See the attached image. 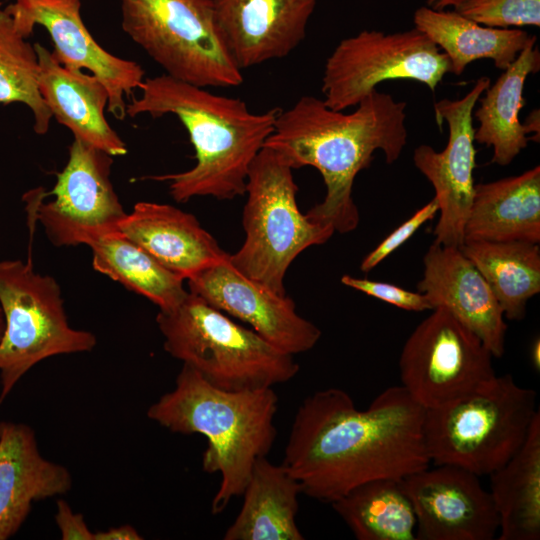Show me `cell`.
Here are the masks:
<instances>
[{"instance_id": "18", "label": "cell", "mask_w": 540, "mask_h": 540, "mask_svg": "<svg viewBox=\"0 0 540 540\" xmlns=\"http://www.w3.org/2000/svg\"><path fill=\"white\" fill-rule=\"evenodd\" d=\"M316 4L317 0H212L219 32L241 70L296 49Z\"/></svg>"}, {"instance_id": "9", "label": "cell", "mask_w": 540, "mask_h": 540, "mask_svg": "<svg viewBox=\"0 0 540 540\" xmlns=\"http://www.w3.org/2000/svg\"><path fill=\"white\" fill-rule=\"evenodd\" d=\"M0 403L22 376L52 356L89 352L93 333L70 326L57 281L34 271L31 260H0Z\"/></svg>"}, {"instance_id": "38", "label": "cell", "mask_w": 540, "mask_h": 540, "mask_svg": "<svg viewBox=\"0 0 540 540\" xmlns=\"http://www.w3.org/2000/svg\"><path fill=\"white\" fill-rule=\"evenodd\" d=\"M4 327H5V320H4L2 309L0 307V339L2 337Z\"/></svg>"}, {"instance_id": "15", "label": "cell", "mask_w": 540, "mask_h": 540, "mask_svg": "<svg viewBox=\"0 0 540 540\" xmlns=\"http://www.w3.org/2000/svg\"><path fill=\"white\" fill-rule=\"evenodd\" d=\"M187 282L189 292L245 322L284 353L294 356L307 352L321 337L320 329L297 313L295 302L287 294L278 295L240 273L231 264L229 254Z\"/></svg>"}, {"instance_id": "2", "label": "cell", "mask_w": 540, "mask_h": 540, "mask_svg": "<svg viewBox=\"0 0 540 540\" xmlns=\"http://www.w3.org/2000/svg\"><path fill=\"white\" fill-rule=\"evenodd\" d=\"M351 113L329 108L314 96H302L280 109L264 146L276 151L292 169L316 168L326 195L307 213L311 220L335 232L355 230L360 221L353 200L357 174L370 166L381 150L388 164L399 159L406 143V102L374 89Z\"/></svg>"}, {"instance_id": "21", "label": "cell", "mask_w": 540, "mask_h": 540, "mask_svg": "<svg viewBox=\"0 0 540 540\" xmlns=\"http://www.w3.org/2000/svg\"><path fill=\"white\" fill-rule=\"evenodd\" d=\"M39 61L41 95L58 123L111 156H123L127 146L105 118L109 95L93 74L64 67L52 52L34 44Z\"/></svg>"}, {"instance_id": "20", "label": "cell", "mask_w": 540, "mask_h": 540, "mask_svg": "<svg viewBox=\"0 0 540 540\" xmlns=\"http://www.w3.org/2000/svg\"><path fill=\"white\" fill-rule=\"evenodd\" d=\"M118 228L184 280L228 256L194 215L169 204L138 202Z\"/></svg>"}, {"instance_id": "22", "label": "cell", "mask_w": 540, "mask_h": 540, "mask_svg": "<svg viewBox=\"0 0 540 540\" xmlns=\"http://www.w3.org/2000/svg\"><path fill=\"white\" fill-rule=\"evenodd\" d=\"M540 242V167L475 185L464 241Z\"/></svg>"}, {"instance_id": "13", "label": "cell", "mask_w": 540, "mask_h": 540, "mask_svg": "<svg viewBox=\"0 0 540 540\" xmlns=\"http://www.w3.org/2000/svg\"><path fill=\"white\" fill-rule=\"evenodd\" d=\"M489 85L490 78L482 76L464 97L436 102L434 111L438 124L446 121L449 127L447 145L438 152L422 144L413 152L415 167L435 190L440 217L433 230L434 241L445 246L461 248L464 243V227L475 193L472 113Z\"/></svg>"}, {"instance_id": "8", "label": "cell", "mask_w": 540, "mask_h": 540, "mask_svg": "<svg viewBox=\"0 0 540 540\" xmlns=\"http://www.w3.org/2000/svg\"><path fill=\"white\" fill-rule=\"evenodd\" d=\"M121 14L123 31L165 74L203 88L243 83L212 0H121Z\"/></svg>"}, {"instance_id": "7", "label": "cell", "mask_w": 540, "mask_h": 540, "mask_svg": "<svg viewBox=\"0 0 540 540\" xmlns=\"http://www.w3.org/2000/svg\"><path fill=\"white\" fill-rule=\"evenodd\" d=\"M293 169L273 149L263 147L249 169L242 224L245 239L229 254L231 264L246 277L278 295H286L284 278L305 249L327 242L335 233L299 210Z\"/></svg>"}, {"instance_id": "26", "label": "cell", "mask_w": 540, "mask_h": 540, "mask_svg": "<svg viewBox=\"0 0 540 540\" xmlns=\"http://www.w3.org/2000/svg\"><path fill=\"white\" fill-rule=\"evenodd\" d=\"M498 540L540 538V413L517 453L490 474Z\"/></svg>"}, {"instance_id": "28", "label": "cell", "mask_w": 540, "mask_h": 540, "mask_svg": "<svg viewBox=\"0 0 540 540\" xmlns=\"http://www.w3.org/2000/svg\"><path fill=\"white\" fill-rule=\"evenodd\" d=\"M92 266L124 287L169 310L188 294L184 279L169 271L119 228L92 239Z\"/></svg>"}, {"instance_id": "32", "label": "cell", "mask_w": 540, "mask_h": 540, "mask_svg": "<svg viewBox=\"0 0 540 540\" xmlns=\"http://www.w3.org/2000/svg\"><path fill=\"white\" fill-rule=\"evenodd\" d=\"M341 283L406 311L422 312L433 309L423 293L409 291L394 284L351 275H343Z\"/></svg>"}, {"instance_id": "16", "label": "cell", "mask_w": 540, "mask_h": 540, "mask_svg": "<svg viewBox=\"0 0 540 540\" xmlns=\"http://www.w3.org/2000/svg\"><path fill=\"white\" fill-rule=\"evenodd\" d=\"M415 510L416 540H492L499 516L490 491L465 469L436 465L402 479Z\"/></svg>"}, {"instance_id": "25", "label": "cell", "mask_w": 540, "mask_h": 540, "mask_svg": "<svg viewBox=\"0 0 540 540\" xmlns=\"http://www.w3.org/2000/svg\"><path fill=\"white\" fill-rule=\"evenodd\" d=\"M413 22L447 55L450 73L457 76L480 59H491L496 68L505 70L535 36L519 28L485 26L455 10L427 6L415 11Z\"/></svg>"}, {"instance_id": "34", "label": "cell", "mask_w": 540, "mask_h": 540, "mask_svg": "<svg viewBox=\"0 0 540 540\" xmlns=\"http://www.w3.org/2000/svg\"><path fill=\"white\" fill-rule=\"evenodd\" d=\"M55 520L63 540H94V533L87 526L82 514L75 513L69 504L57 501Z\"/></svg>"}, {"instance_id": "3", "label": "cell", "mask_w": 540, "mask_h": 540, "mask_svg": "<svg viewBox=\"0 0 540 540\" xmlns=\"http://www.w3.org/2000/svg\"><path fill=\"white\" fill-rule=\"evenodd\" d=\"M140 90V97L127 103L126 114L176 116L196 158L187 171L147 178L168 182L178 203L196 196L231 200L244 195L251 164L272 133L280 109L253 113L239 98L214 94L165 73L145 78Z\"/></svg>"}, {"instance_id": "24", "label": "cell", "mask_w": 540, "mask_h": 540, "mask_svg": "<svg viewBox=\"0 0 540 540\" xmlns=\"http://www.w3.org/2000/svg\"><path fill=\"white\" fill-rule=\"evenodd\" d=\"M537 37L519 53L494 84L479 98L474 116L479 126L474 141L493 148L491 163L507 166L527 147L529 137L519 113L525 104L524 84L529 74L540 69Z\"/></svg>"}, {"instance_id": "35", "label": "cell", "mask_w": 540, "mask_h": 540, "mask_svg": "<svg viewBox=\"0 0 540 540\" xmlns=\"http://www.w3.org/2000/svg\"><path fill=\"white\" fill-rule=\"evenodd\" d=\"M143 537L130 525L112 527L106 531L94 533V540H141Z\"/></svg>"}, {"instance_id": "31", "label": "cell", "mask_w": 540, "mask_h": 540, "mask_svg": "<svg viewBox=\"0 0 540 540\" xmlns=\"http://www.w3.org/2000/svg\"><path fill=\"white\" fill-rule=\"evenodd\" d=\"M485 26H540V0H466L454 9Z\"/></svg>"}, {"instance_id": "23", "label": "cell", "mask_w": 540, "mask_h": 540, "mask_svg": "<svg viewBox=\"0 0 540 540\" xmlns=\"http://www.w3.org/2000/svg\"><path fill=\"white\" fill-rule=\"evenodd\" d=\"M299 482L281 463L258 458L241 496L239 514L224 533V540H303L296 515Z\"/></svg>"}, {"instance_id": "33", "label": "cell", "mask_w": 540, "mask_h": 540, "mask_svg": "<svg viewBox=\"0 0 540 540\" xmlns=\"http://www.w3.org/2000/svg\"><path fill=\"white\" fill-rule=\"evenodd\" d=\"M438 213V203L435 198L419 208L409 219L398 226L385 237L362 260L360 270L370 272L402 244H404L424 223L432 220Z\"/></svg>"}, {"instance_id": "6", "label": "cell", "mask_w": 540, "mask_h": 540, "mask_svg": "<svg viewBox=\"0 0 540 540\" xmlns=\"http://www.w3.org/2000/svg\"><path fill=\"white\" fill-rule=\"evenodd\" d=\"M537 393L512 375L495 376L476 391L425 410L424 440L430 464L490 475L521 448L537 409Z\"/></svg>"}, {"instance_id": "5", "label": "cell", "mask_w": 540, "mask_h": 540, "mask_svg": "<svg viewBox=\"0 0 540 540\" xmlns=\"http://www.w3.org/2000/svg\"><path fill=\"white\" fill-rule=\"evenodd\" d=\"M156 322L165 351L219 389L273 388L300 370L293 355L191 292L176 307L159 310Z\"/></svg>"}, {"instance_id": "30", "label": "cell", "mask_w": 540, "mask_h": 540, "mask_svg": "<svg viewBox=\"0 0 540 540\" xmlns=\"http://www.w3.org/2000/svg\"><path fill=\"white\" fill-rule=\"evenodd\" d=\"M39 61L34 45L16 28L8 9L0 7V103H23L33 114L38 135L48 132L52 113L38 84Z\"/></svg>"}, {"instance_id": "10", "label": "cell", "mask_w": 540, "mask_h": 540, "mask_svg": "<svg viewBox=\"0 0 540 540\" xmlns=\"http://www.w3.org/2000/svg\"><path fill=\"white\" fill-rule=\"evenodd\" d=\"M450 72L447 55L417 28L383 33L363 30L341 40L324 66V103L336 111L355 107L383 81L405 79L435 91Z\"/></svg>"}, {"instance_id": "29", "label": "cell", "mask_w": 540, "mask_h": 540, "mask_svg": "<svg viewBox=\"0 0 540 540\" xmlns=\"http://www.w3.org/2000/svg\"><path fill=\"white\" fill-rule=\"evenodd\" d=\"M402 479L366 482L330 504L358 540H416V514Z\"/></svg>"}, {"instance_id": "19", "label": "cell", "mask_w": 540, "mask_h": 540, "mask_svg": "<svg viewBox=\"0 0 540 540\" xmlns=\"http://www.w3.org/2000/svg\"><path fill=\"white\" fill-rule=\"evenodd\" d=\"M71 485L70 472L40 454L29 426L0 423V540L18 531L34 501L65 494Z\"/></svg>"}, {"instance_id": "12", "label": "cell", "mask_w": 540, "mask_h": 540, "mask_svg": "<svg viewBox=\"0 0 540 540\" xmlns=\"http://www.w3.org/2000/svg\"><path fill=\"white\" fill-rule=\"evenodd\" d=\"M112 164L113 156L74 137L68 161L49 192L54 199L35 207L53 245H87L118 228L126 212L110 179Z\"/></svg>"}, {"instance_id": "27", "label": "cell", "mask_w": 540, "mask_h": 540, "mask_svg": "<svg viewBox=\"0 0 540 540\" xmlns=\"http://www.w3.org/2000/svg\"><path fill=\"white\" fill-rule=\"evenodd\" d=\"M460 250L496 296L506 319L522 320L540 292V248L528 241H464Z\"/></svg>"}, {"instance_id": "11", "label": "cell", "mask_w": 540, "mask_h": 540, "mask_svg": "<svg viewBox=\"0 0 540 540\" xmlns=\"http://www.w3.org/2000/svg\"><path fill=\"white\" fill-rule=\"evenodd\" d=\"M431 311L399 357L401 386L425 410L464 397L496 376L482 340L445 308Z\"/></svg>"}, {"instance_id": "4", "label": "cell", "mask_w": 540, "mask_h": 540, "mask_svg": "<svg viewBox=\"0 0 540 540\" xmlns=\"http://www.w3.org/2000/svg\"><path fill=\"white\" fill-rule=\"evenodd\" d=\"M277 409L273 388L226 391L183 364L175 387L148 408L147 417L171 432L206 438L202 467L220 475L211 504L219 514L242 495L255 461L271 450Z\"/></svg>"}, {"instance_id": "17", "label": "cell", "mask_w": 540, "mask_h": 540, "mask_svg": "<svg viewBox=\"0 0 540 540\" xmlns=\"http://www.w3.org/2000/svg\"><path fill=\"white\" fill-rule=\"evenodd\" d=\"M417 284L433 309L443 307L475 333L493 357L505 352L507 323L489 284L460 248L433 242Z\"/></svg>"}, {"instance_id": "39", "label": "cell", "mask_w": 540, "mask_h": 540, "mask_svg": "<svg viewBox=\"0 0 540 540\" xmlns=\"http://www.w3.org/2000/svg\"><path fill=\"white\" fill-rule=\"evenodd\" d=\"M1 5H2V4H1V2H0V7H1Z\"/></svg>"}, {"instance_id": "14", "label": "cell", "mask_w": 540, "mask_h": 540, "mask_svg": "<svg viewBox=\"0 0 540 540\" xmlns=\"http://www.w3.org/2000/svg\"><path fill=\"white\" fill-rule=\"evenodd\" d=\"M80 0H15L6 6L16 28L28 38L36 25L49 33L53 55L66 68L87 69L106 87L107 110L124 120L126 98L140 89L145 71L137 62L119 58L100 46L85 26L80 15Z\"/></svg>"}, {"instance_id": "37", "label": "cell", "mask_w": 540, "mask_h": 540, "mask_svg": "<svg viewBox=\"0 0 540 540\" xmlns=\"http://www.w3.org/2000/svg\"><path fill=\"white\" fill-rule=\"evenodd\" d=\"M531 362L535 370L539 371L540 368V342L539 339L535 340L531 346Z\"/></svg>"}, {"instance_id": "1", "label": "cell", "mask_w": 540, "mask_h": 540, "mask_svg": "<svg viewBox=\"0 0 540 540\" xmlns=\"http://www.w3.org/2000/svg\"><path fill=\"white\" fill-rule=\"evenodd\" d=\"M424 417L401 385L383 390L365 410L342 389L320 390L298 407L282 464L302 493L332 503L366 482L429 467Z\"/></svg>"}, {"instance_id": "36", "label": "cell", "mask_w": 540, "mask_h": 540, "mask_svg": "<svg viewBox=\"0 0 540 540\" xmlns=\"http://www.w3.org/2000/svg\"><path fill=\"white\" fill-rule=\"evenodd\" d=\"M466 0H427V7L434 10H445L448 7L458 8Z\"/></svg>"}]
</instances>
